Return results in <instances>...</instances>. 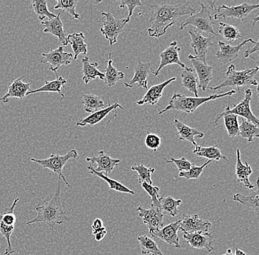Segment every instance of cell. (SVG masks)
<instances>
[{"label": "cell", "mask_w": 259, "mask_h": 255, "mask_svg": "<svg viewBox=\"0 0 259 255\" xmlns=\"http://www.w3.org/2000/svg\"><path fill=\"white\" fill-rule=\"evenodd\" d=\"M151 9L149 20L151 27L148 29L149 36L159 38L166 33L183 16L194 15L195 10L184 4L169 5L166 3L150 6Z\"/></svg>", "instance_id": "1"}, {"label": "cell", "mask_w": 259, "mask_h": 255, "mask_svg": "<svg viewBox=\"0 0 259 255\" xmlns=\"http://www.w3.org/2000/svg\"><path fill=\"white\" fill-rule=\"evenodd\" d=\"M44 206L37 205L34 208V211H36L37 216L35 219L26 223L27 225L44 223L48 226L50 230L53 232L54 227L56 224H61L65 221H69L70 219L66 215L64 206L61 202V180H58V188L56 193L52 198L51 201H47L44 200Z\"/></svg>", "instance_id": "2"}, {"label": "cell", "mask_w": 259, "mask_h": 255, "mask_svg": "<svg viewBox=\"0 0 259 255\" xmlns=\"http://www.w3.org/2000/svg\"><path fill=\"white\" fill-rule=\"evenodd\" d=\"M235 93H236V91L231 90L226 93L221 92L220 93H213L207 97H191V96H184L181 93H174L170 99L169 105L164 109L160 111L158 114L159 115H161L169 111H184V112L190 114L207 101L220 99V98L225 97V96H231Z\"/></svg>", "instance_id": "3"}, {"label": "cell", "mask_w": 259, "mask_h": 255, "mask_svg": "<svg viewBox=\"0 0 259 255\" xmlns=\"http://www.w3.org/2000/svg\"><path fill=\"white\" fill-rule=\"evenodd\" d=\"M258 67L247 69L245 70L237 72L235 69L234 65L228 66L226 72V78L223 82L216 87H210L212 91H218L220 88L231 87L236 88L239 91L240 87L247 86V85H254L258 86L257 80L254 79V77L258 73Z\"/></svg>", "instance_id": "4"}, {"label": "cell", "mask_w": 259, "mask_h": 255, "mask_svg": "<svg viewBox=\"0 0 259 255\" xmlns=\"http://www.w3.org/2000/svg\"><path fill=\"white\" fill-rule=\"evenodd\" d=\"M78 156V153L75 149H72L68 151L65 156H59L58 154H51L50 158L47 159H35V158H31L30 161L32 162L36 163L39 164L42 167L45 169H50L52 172H54L59 177L60 180H63L64 183L68 187H70L69 182H67L66 179L65 178L64 174H63V169H64L65 165L70 159H75Z\"/></svg>", "instance_id": "5"}, {"label": "cell", "mask_w": 259, "mask_h": 255, "mask_svg": "<svg viewBox=\"0 0 259 255\" xmlns=\"http://www.w3.org/2000/svg\"><path fill=\"white\" fill-rule=\"evenodd\" d=\"M252 90L250 88H246L244 91V99L239 101L237 104L234 105V108H230V106H226V110L221 114H219L215 118L213 124H217L218 121L225 116L228 114H234L237 116H241L243 119H247V121L251 123L258 125L259 121L258 118L252 114L250 109V100L252 99Z\"/></svg>", "instance_id": "6"}, {"label": "cell", "mask_w": 259, "mask_h": 255, "mask_svg": "<svg viewBox=\"0 0 259 255\" xmlns=\"http://www.w3.org/2000/svg\"><path fill=\"white\" fill-rule=\"evenodd\" d=\"M199 5L201 6L200 12L191 16L185 22H182L180 27V30H182L186 26L191 25L199 32L218 35L213 30V25L216 23L212 22L211 12L203 3H199Z\"/></svg>", "instance_id": "7"}, {"label": "cell", "mask_w": 259, "mask_h": 255, "mask_svg": "<svg viewBox=\"0 0 259 255\" xmlns=\"http://www.w3.org/2000/svg\"><path fill=\"white\" fill-rule=\"evenodd\" d=\"M102 16L105 17V20L103 21L100 32L104 35L105 39L109 41L110 44L113 45L117 42L118 36L122 33L127 25L125 19H116L109 12L102 13Z\"/></svg>", "instance_id": "8"}, {"label": "cell", "mask_w": 259, "mask_h": 255, "mask_svg": "<svg viewBox=\"0 0 259 255\" xmlns=\"http://www.w3.org/2000/svg\"><path fill=\"white\" fill-rule=\"evenodd\" d=\"M258 8L259 4L250 5L246 2H244L240 6H233L231 7L222 5L215 11L213 19H226V18H234V19H239L241 21H243L252 11L258 9Z\"/></svg>", "instance_id": "9"}, {"label": "cell", "mask_w": 259, "mask_h": 255, "mask_svg": "<svg viewBox=\"0 0 259 255\" xmlns=\"http://www.w3.org/2000/svg\"><path fill=\"white\" fill-rule=\"evenodd\" d=\"M41 56L43 58L39 61L40 64L45 65L50 64V70L56 74L61 66L69 65L73 59L72 53H65L63 46L50 50L49 53H42Z\"/></svg>", "instance_id": "10"}, {"label": "cell", "mask_w": 259, "mask_h": 255, "mask_svg": "<svg viewBox=\"0 0 259 255\" xmlns=\"http://www.w3.org/2000/svg\"><path fill=\"white\" fill-rule=\"evenodd\" d=\"M189 59L192 62L194 68V72L198 79V88H201L202 91H205L208 88V84L211 81L212 70L213 67L208 66L206 63V56H193L189 55Z\"/></svg>", "instance_id": "11"}, {"label": "cell", "mask_w": 259, "mask_h": 255, "mask_svg": "<svg viewBox=\"0 0 259 255\" xmlns=\"http://www.w3.org/2000/svg\"><path fill=\"white\" fill-rule=\"evenodd\" d=\"M139 217L142 218L144 224L147 226L150 235L161 230L163 225V215L161 209L150 207V209H145L142 206H139L136 210Z\"/></svg>", "instance_id": "12"}, {"label": "cell", "mask_w": 259, "mask_h": 255, "mask_svg": "<svg viewBox=\"0 0 259 255\" xmlns=\"http://www.w3.org/2000/svg\"><path fill=\"white\" fill-rule=\"evenodd\" d=\"M181 227L180 230L185 233L192 234L195 232H208L211 227L212 224L209 221L201 219L198 215L194 214L192 216L184 215L181 219Z\"/></svg>", "instance_id": "13"}, {"label": "cell", "mask_w": 259, "mask_h": 255, "mask_svg": "<svg viewBox=\"0 0 259 255\" xmlns=\"http://www.w3.org/2000/svg\"><path fill=\"white\" fill-rule=\"evenodd\" d=\"M180 51H181V48L178 47L177 41H175L170 43L169 46L160 54L161 61H160L158 69L156 70L151 69L150 72L154 74L155 77H157L163 68L168 65H171V64H177L182 69H186L187 66L180 61Z\"/></svg>", "instance_id": "14"}, {"label": "cell", "mask_w": 259, "mask_h": 255, "mask_svg": "<svg viewBox=\"0 0 259 255\" xmlns=\"http://www.w3.org/2000/svg\"><path fill=\"white\" fill-rule=\"evenodd\" d=\"M248 42L256 44L257 42L254 41L252 38L244 40L242 43H239L236 46H231L230 44H226L224 42L219 41L218 45L220 49L216 53V58L219 62L221 64H226L231 62L234 59L239 57V53L244 45L247 44Z\"/></svg>", "instance_id": "15"}, {"label": "cell", "mask_w": 259, "mask_h": 255, "mask_svg": "<svg viewBox=\"0 0 259 255\" xmlns=\"http://www.w3.org/2000/svg\"><path fill=\"white\" fill-rule=\"evenodd\" d=\"M180 224H181V219L162 227L161 230L153 233L152 236L166 242L171 247L180 248L181 246L180 244L178 235V230H180V227H181Z\"/></svg>", "instance_id": "16"}, {"label": "cell", "mask_w": 259, "mask_h": 255, "mask_svg": "<svg viewBox=\"0 0 259 255\" xmlns=\"http://www.w3.org/2000/svg\"><path fill=\"white\" fill-rule=\"evenodd\" d=\"M188 33L190 35L191 39H192L191 46L193 48L196 56H206L208 48L213 46L211 37H208V38L204 37L200 32L196 30L192 26L189 27Z\"/></svg>", "instance_id": "17"}, {"label": "cell", "mask_w": 259, "mask_h": 255, "mask_svg": "<svg viewBox=\"0 0 259 255\" xmlns=\"http://www.w3.org/2000/svg\"><path fill=\"white\" fill-rule=\"evenodd\" d=\"M87 162L90 163L91 166L96 164L97 167L95 170L97 172H105L107 174L111 173L114 168L120 163V159H114L111 157L107 156L104 151H99L97 156H94L92 158H87Z\"/></svg>", "instance_id": "18"}, {"label": "cell", "mask_w": 259, "mask_h": 255, "mask_svg": "<svg viewBox=\"0 0 259 255\" xmlns=\"http://www.w3.org/2000/svg\"><path fill=\"white\" fill-rule=\"evenodd\" d=\"M184 238L187 243L194 248H205L209 253L214 250L212 246L213 236L210 232H195L192 234L184 232Z\"/></svg>", "instance_id": "19"}, {"label": "cell", "mask_w": 259, "mask_h": 255, "mask_svg": "<svg viewBox=\"0 0 259 255\" xmlns=\"http://www.w3.org/2000/svg\"><path fill=\"white\" fill-rule=\"evenodd\" d=\"M42 25L45 26L44 33L51 34L57 37L59 40L60 43H62L63 46H67V35L64 29V24L61 19V14H58L54 19H49L47 21L40 22Z\"/></svg>", "instance_id": "20"}, {"label": "cell", "mask_w": 259, "mask_h": 255, "mask_svg": "<svg viewBox=\"0 0 259 255\" xmlns=\"http://www.w3.org/2000/svg\"><path fill=\"white\" fill-rule=\"evenodd\" d=\"M151 69L150 63H142L138 60L137 64L134 69V75L130 82H124V85L127 88H133L134 84L137 83L139 86L143 87L147 89V77Z\"/></svg>", "instance_id": "21"}, {"label": "cell", "mask_w": 259, "mask_h": 255, "mask_svg": "<svg viewBox=\"0 0 259 255\" xmlns=\"http://www.w3.org/2000/svg\"><path fill=\"white\" fill-rule=\"evenodd\" d=\"M26 75L22 76L19 78L14 80L8 87V91L3 97L0 99V101L7 103L10 98H18L19 99H24L27 96V93L30 91V83H26L22 81Z\"/></svg>", "instance_id": "22"}, {"label": "cell", "mask_w": 259, "mask_h": 255, "mask_svg": "<svg viewBox=\"0 0 259 255\" xmlns=\"http://www.w3.org/2000/svg\"><path fill=\"white\" fill-rule=\"evenodd\" d=\"M176 80V77L170 78L166 81L162 82L158 85H153L151 88H149L148 91L142 99L137 100V104L138 106H143L145 104L151 105L155 106L159 101L162 96L163 89L167 86L171 82H174Z\"/></svg>", "instance_id": "23"}, {"label": "cell", "mask_w": 259, "mask_h": 255, "mask_svg": "<svg viewBox=\"0 0 259 255\" xmlns=\"http://www.w3.org/2000/svg\"><path fill=\"white\" fill-rule=\"evenodd\" d=\"M236 178L238 182L242 183L248 189L254 188V185L250 183L249 177L252 173L250 165L245 162L243 164L241 160L240 150L236 149Z\"/></svg>", "instance_id": "24"}, {"label": "cell", "mask_w": 259, "mask_h": 255, "mask_svg": "<svg viewBox=\"0 0 259 255\" xmlns=\"http://www.w3.org/2000/svg\"><path fill=\"white\" fill-rule=\"evenodd\" d=\"M117 108H121V110H124V108L121 107L120 105L118 103H115L114 104L111 105L108 108H104V109L100 110V111H97V112L93 113L90 116L84 118V119H80V121L76 123V126H80V127H84L87 125L94 126L95 124H98L99 122H101L103 119H105L109 113L112 111H116Z\"/></svg>", "instance_id": "25"}, {"label": "cell", "mask_w": 259, "mask_h": 255, "mask_svg": "<svg viewBox=\"0 0 259 255\" xmlns=\"http://www.w3.org/2000/svg\"><path fill=\"white\" fill-rule=\"evenodd\" d=\"M174 125L176 126V130L178 131V135L179 139L181 140H186L192 143L194 146H197V143L194 140V137L197 136L198 138H203L204 134L199 132L196 129L192 128L189 126L186 125L182 122H180L177 119H175Z\"/></svg>", "instance_id": "26"}, {"label": "cell", "mask_w": 259, "mask_h": 255, "mask_svg": "<svg viewBox=\"0 0 259 255\" xmlns=\"http://www.w3.org/2000/svg\"><path fill=\"white\" fill-rule=\"evenodd\" d=\"M68 44L72 46L74 56L73 59L77 60L80 55L85 56L87 54V44L85 43V35L82 33H72L67 35Z\"/></svg>", "instance_id": "27"}, {"label": "cell", "mask_w": 259, "mask_h": 255, "mask_svg": "<svg viewBox=\"0 0 259 255\" xmlns=\"http://www.w3.org/2000/svg\"><path fill=\"white\" fill-rule=\"evenodd\" d=\"M82 80L85 85H88L91 80H95L99 77L100 80H104L105 74L97 69L98 63H91L88 57H84L82 59Z\"/></svg>", "instance_id": "28"}, {"label": "cell", "mask_w": 259, "mask_h": 255, "mask_svg": "<svg viewBox=\"0 0 259 255\" xmlns=\"http://www.w3.org/2000/svg\"><path fill=\"white\" fill-rule=\"evenodd\" d=\"M67 83V81L62 77L60 76L56 80L53 81H45V85L39 88L33 90V91H29L27 93V95L34 94V93H40V92H55V93H59L61 96V100L64 99V94L62 93L63 88H64L65 84Z\"/></svg>", "instance_id": "29"}, {"label": "cell", "mask_w": 259, "mask_h": 255, "mask_svg": "<svg viewBox=\"0 0 259 255\" xmlns=\"http://www.w3.org/2000/svg\"><path fill=\"white\" fill-rule=\"evenodd\" d=\"M182 80V86L186 88L188 91L192 92L195 96L198 97V79L197 74L192 68L186 67L181 74Z\"/></svg>", "instance_id": "30"}, {"label": "cell", "mask_w": 259, "mask_h": 255, "mask_svg": "<svg viewBox=\"0 0 259 255\" xmlns=\"http://www.w3.org/2000/svg\"><path fill=\"white\" fill-rule=\"evenodd\" d=\"M257 189L255 191H252L249 195L241 194V193H236L234 196V201H238L240 204L244 205L247 208H250L252 211H255L257 214H258V179L256 180Z\"/></svg>", "instance_id": "31"}, {"label": "cell", "mask_w": 259, "mask_h": 255, "mask_svg": "<svg viewBox=\"0 0 259 255\" xmlns=\"http://www.w3.org/2000/svg\"><path fill=\"white\" fill-rule=\"evenodd\" d=\"M88 169L89 173L94 174V175L97 176L100 178L103 179L105 180L107 183L109 185V188L111 190H114L116 191L120 192V193H129V194L134 195L135 194V191L130 189L127 187L124 186V185L121 183V182L116 181V180H112V179L109 178L108 176L105 175L101 172H97L95 170V168L93 166L89 165L88 166Z\"/></svg>", "instance_id": "32"}, {"label": "cell", "mask_w": 259, "mask_h": 255, "mask_svg": "<svg viewBox=\"0 0 259 255\" xmlns=\"http://www.w3.org/2000/svg\"><path fill=\"white\" fill-rule=\"evenodd\" d=\"M160 208L163 216H167L175 217L179 214L178 207L181 206L182 203L181 199H175L171 196H166V197L159 198Z\"/></svg>", "instance_id": "33"}, {"label": "cell", "mask_w": 259, "mask_h": 255, "mask_svg": "<svg viewBox=\"0 0 259 255\" xmlns=\"http://www.w3.org/2000/svg\"><path fill=\"white\" fill-rule=\"evenodd\" d=\"M193 153L196 156L206 158L208 161H219L220 159H224L228 161L226 157L222 155L221 151L218 146H208V147L196 146L193 150Z\"/></svg>", "instance_id": "34"}, {"label": "cell", "mask_w": 259, "mask_h": 255, "mask_svg": "<svg viewBox=\"0 0 259 255\" xmlns=\"http://www.w3.org/2000/svg\"><path fill=\"white\" fill-rule=\"evenodd\" d=\"M112 64L113 61L111 59V53H110L108 61V66H107L106 69H105L104 74L105 83L108 87L114 86L116 82L122 80L124 77V74L118 71L116 68L113 67Z\"/></svg>", "instance_id": "35"}, {"label": "cell", "mask_w": 259, "mask_h": 255, "mask_svg": "<svg viewBox=\"0 0 259 255\" xmlns=\"http://www.w3.org/2000/svg\"><path fill=\"white\" fill-rule=\"evenodd\" d=\"M82 104L83 105L84 111L87 113L97 112L100 110L104 109L105 103L101 98L94 94L82 95Z\"/></svg>", "instance_id": "36"}, {"label": "cell", "mask_w": 259, "mask_h": 255, "mask_svg": "<svg viewBox=\"0 0 259 255\" xmlns=\"http://www.w3.org/2000/svg\"><path fill=\"white\" fill-rule=\"evenodd\" d=\"M140 246L141 251L143 254L163 255L161 250L158 248V244L154 241L153 239L146 236V235H139L137 237Z\"/></svg>", "instance_id": "37"}, {"label": "cell", "mask_w": 259, "mask_h": 255, "mask_svg": "<svg viewBox=\"0 0 259 255\" xmlns=\"http://www.w3.org/2000/svg\"><path fill=\"white\" fill-rule=\"evenodd\" d=\"M239 135L242 138L247 139L248 142H252L254 138H258V125L251 123L248 121L243 119L242 124L239 126Z\"/></svg>", "instance_id": "38"}, {"label": "cell", "mask_w": 259, "mask_h": 255, "mask_svg": "<svg viewBox=\"0 0 259 255\" xmlns=\"http://www.w3.org/2000/svg\"><path fill=\"white\" fill-rule=\"evenodd\" d=\"M31 9L36 14L38 19L40 22L44 21L45 18L49 19H54L56 17V14L50 12L48 8V2L46 0H38V1L31 2Z\"/></svg>", "instance_id": "39"}, {"label": "cell", "mask_w": 259, "mask_h": 255, "mask_svg": "<svg viewBox=\"0 0 259 255\" xmlns=\"http://www.w3.org/2000/svg\"><path fill=\"white\" fill-rule=\"evenodd\" d=\"M219 25H220L219 33L223 35V36L228 41H237L242 38L240 31L235 26L223 23V22H220Z\"/></svg>", "instance_id": "40"}, {"label": "cell", "mask_w": 259, "mask_h": 255, "mask_svg": "<svg viewBox=\"0 0 259 255\" xmlns=\"http://www.w3.org/2000/svg\"><path fill=\"white\" fill-rule=\"evenodd\" d=\"M131 169L138 172V179H139V183L142 184L143 182H146L149 185L153 184L151 176L155 171L154 168L146 167L142 164H134V166L131 167Z\"/></svg>", "instance_id": "41"}, {"label": "cell", "mask_w": 259, "mask_h": 255, "mask_svg": "<svg viewBox=\"0 0 259 255\" xmlns=\"http://www.w3.org/2000/svg\"><path fill=\"white\" fill-rule=\"evenodd\" d=\"M77 4V0H58L53 9H62L63 11L67 13L72 19H80V15L76 12Z\"/></svg>", "instance_id": "42"}, {"label": "cell", "mask_w": 259, "mask_h": 255, "mask_svg": "<svg viewBox=\"0 0 259 255\" xmlns=\"http://www.w3.org/2000/svg\"><path fill=\"white\" fill-rule=\"evenodd\" d=\"M225 127H226L228 135L231 138L239 135V125L238 116L234 114H228L223 117Z\"/></svg>", "instance_id": "43"}, {"label": "cell", "mask_w": 259, "mask_h": 255, "mask_svg": "<svg viewBox=\"0 0 259 255\" xmlns=\"http://www.w3.org/2000/svg\"><path fill=\"white\" fill-rule=\"evenodd\" d=\"M14 228H15V226L6 225L0 221V233L6 239L8 243V247L5 251V255H11L16 253L15 250L13 249L11 241V235L14 232Z\"/></svg>", "instance_id": "44"}, {"label": "cell", "mask_w": 259, "mask_h": 255, "mask_svg": "<svg viewBox=\"0 0 259 255\" xmlns=\"http://www.w3.org/2000/svg\"><path fill=\"white\" fill-rule=\"evenodd\" d=\"M19 198L15 197L11 208H6L3 214H0V221L8 226H15L16 218L14 214V210L17 206Z\"/></svg>", "instance_id": "45"}, {"label": "cell", "mask_w": 259, "mask_h": 255, "mask_svg": "<svg viewBox=\"0 0 259 255\" xmlns=\"http://www.w3.org/2000/svg\"><path fill=\"white\" fill-rule=\"evenodd\" d=\"M211 162V161H208L204 163L202 166H195L194 165L191 167V169H189L187 172H181L179 173L180 177H184V178L186 179V180H191V179H197L200 177L202 172H203V169L208 166L210 163Z\"/></svg>", "instance_id": "46"}, {"label": "cell", "mask_w": 259, "mask_h": 255, "mask_svg": "<svg viewBox=\"0 0 259 255\" xmlns=\"http://www.w3.org/2000/svg\"><path fill=\"white\" fill-rule=\"evenodd\" d=\"M142 188L145 189V191L150 195L152 200V206L155 207V208H160V202H159V191L160 188L158 186H153L152 185H149V184L143 182L141 184Z\"/></svg>", "instance_id": "47"}, {"label": "cell", "mask_w": 259, "mask_h": 255, "mask_svg": "<svg viewBox=\"0 0 259 255\" xmlns=\"http://www.w3.org/2000/svg\"><path fill=\"white\" fill-rule=\"evenodd\" d=\"M163 159H164L166 164L173 163V164H176L180 172H187L193 166V164H192L190 161H188L185 158H181L180 159H175L173 158H170V160L166 159V158H163Z\"/></svg>", "instance_id": "48"}, {"label": "cell", "mask_w": 259, "mask_h": 255, "mask_svg": "<svg viewBox=\"0 0 259 255\" xmlns=\"http://www.w3.org/2000/svg\"><path fill=\"white\" fill-rule=\"evenodd\" d=\"M142 6V3L139 0H121L119 8L123 9V8L127 7L128 9V16L125 19L126 23H128L131 17H132L133 13H134V10L136 8L141 7Z\"/></svg>", "instance_id": "49"}, {"label": "cell", "mask_w": 259, "mask_h": 255, "mask_svg": "<svg viewBox=\"0 0 259 255\" xmlns=\"http://www.w3.org/2000/svg\"><path fill=\"white\" fill-rule=\"evenodd\" d=\"M161 143V138L155 134L148 133L146 136L145 145L147 148L156 151L160 147Z\"/></svg>", "instance_id": "50"}, {"label": "cell", "mask_w": 259, "mask_h": 255, "mask_svg": "<svg viewBox=\"0 0 259 255\" xmlns=\"http://www.w3.org/2000/svg\"><path fill=\"white\" fill-rule=\"evenodd\" d=\"M92 233L95 235L96 241H101L105 238V235H106L107 230L105 227H103L102 228L99 229V230L92 231Z\"/></svg>", "instance_id": "51"}, {"label": "cell", "mask_w": 259, "mask_h": 255, "mask_svg": "<svg viewBox=\"0 0 259 255\" xmlns=\"http://www.w3.org/2000/svg\"><path fill=\"white\" fill-rule=\"evenodd\" d=\"M104 227V226H103V221H102L101 219L97 218V219H95V221H94L93 224H92V231L99 230V229L102 228V227Z\"/></svg>", "instance_id": "52"}, {"label": "cell", "mask_w": 259, "mask_h": 255, "mask_svg": "<svg viewBox=\"0 0 259 255\" xmlns=\"http://www.w3.org/2000/svg\"><path fill=\"white\" fill-rule=\"evenodd\" d=\"M258 43L257 42L256 44H255V46H254L252 49L246 50L245 53H244V57H245V58H250V54H252V53H258Z\"/></svg>", "instance_id": "53"}, {"label": "cell", "mask_w": 259, "mask_h": 255, "mask_svg": "<svg viewBox=\"0 0 259 255\" xmlns=\"http://www.w3.org/2000/svg\"><path fill=\"white\" fill-rule=\"evenodd\" d=\"M234 255H246V254L244 251H242V250L239 249V248L236 247V249H235Z\"/></svg>", "instance_id": "54"}, {"label": "cell", "mask_w": 259, "mask_h": 255, "mask_svg": "<svg viewBox=\"0 0 259 255\" xmlns=\"http://www.w3.org/2000/svg\"><path fill=\"white\" fill-rule=\"evenodd\" d=\"M223 255H234V254H233L232 251H231V248H228V249H227L226 254H224Z\"/></svg>", "instance_id": "55"}, {"label": "cell", "mask_w": 259, "mask_h": 255, "mask_svg": "<svg viewBox=\"0 0 259 255\" xmlns=\"http://www.w3.org/2000/svg\"><path fill=\"white\" fill-rule=\"evenodd\" d=\"M258 18H259L258 16V17H256L255 18V21H254L253 24H252V26L255 25V22H258Z\"/></svg>", "instance_id": "56"}]
</instances>
